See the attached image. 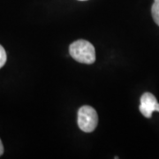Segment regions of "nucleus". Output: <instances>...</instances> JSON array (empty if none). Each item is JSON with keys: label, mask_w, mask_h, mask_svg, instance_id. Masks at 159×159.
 <instances>
[{"label": "nucleus", "mask_w": 159, "mask_h": 159, "mask_svg": "<svg viewBox=\"0 0 159 159\" xmlns=\"http://www.w3.org/2000/svg\"><path fill=\"white\" fill-rule=\"evenodd\" d=\"M140 111L146 118H151L154 111H159V103L151 93H144L141 97Z\"/></svg>", "instance_id": "7ed1b4c3"}, {"label": "nucleus", "mask_w": 159, "mask_h": 159, "mask_svg": "<svg viewBox=\"0 0 159 159\" xmlns=\"http://www.w3.org/2000/svg\"><path fill=\"white\" fill-rule=\"evenodd\" d=\"M98 124V116L96 110L84 105L80 107L78 111V125L79 127L85 133H91L96 129Z\"/></svg>", "instance_id": "f03ea898"}, {"label": "nucleus", "mask_w": 159, "mask_h": 159, "mask_svg": "<svg viewBox=\"0 0 159 159\" xmlns=\"http://www.w3.org/2000/svg\"><path fill=\"white\" fill-rule=\"evenodd\" d=\"M4 153V146H3V143L0 140V156H2Z\"/></svg>", "instance_id": "423d86ee"}, {"label": "nucleus", "mask_w": 159, "mask_h": 159, "mask_svg": "<svg viewBox=\"0 0 159 159\" xmlns=\"http://www.w3.org/2000/svg\"><path fill=\"white\" fill-rule=\"evenodd\" d=\"M6 59H7V57H6V51L3 48V46L0 45V68L5 66Z\"/></svg>", "instance_id": "39448f33"}, {"label": "nucleus", "mask_w": 159, "mask_h": 159, "mask_svg": "<svg viewBox=\"0 0 159 159\" xmlns=\"http://www.w3.org/2000/svg\"><path fill=\"white\" fill-rule=\"evenodd\" d=\"M151 12H152L154 21L159 26V0H154Z\"/></svg>", "instance_id": "20e7f679"}, {"label": "nucleus", "mask_w": 159, "mask_h": 159, "mask_svg": "<svg viewBox=\"0 0 159 159\" xmlns=\"http://www.w3.org/2000/svg\"><path fill=\"white\" fill-rule=\"evenodd\" d=\"M70 55L76 61L90 65L96 61V51L91 43L86 40H78L69 47Z\"/></svg>", "instance_id": "f257e3e1"}, {"label": "nucleus", "mask_w": 159, "mask_h": 159, "mask_svg": "<svg viewBox=\"0 0 159 159\" xmlns=\"http://www.w3.org/2000/svg\"><path fill=\"white\" fill-rule=\"evenodd\" d=\"M80 1H86V0H80Z\"/></svg>", "instance_id": "0eeeda50"}]
</instances>
